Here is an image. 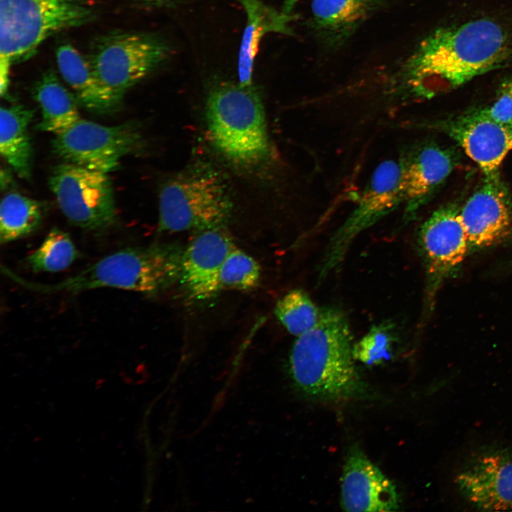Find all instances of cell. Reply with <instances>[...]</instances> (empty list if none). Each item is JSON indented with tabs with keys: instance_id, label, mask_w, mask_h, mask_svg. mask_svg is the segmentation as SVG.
Returning <instances> with one entry per match:
<instances>
[{
	"instance_id": "5",
	"label": "cell",
	"mask_w": 512,
	"mask_h": 512,
	"mask_svg": "<svg viewBox=\"0 0 512 512\" xmlns=\"http://www.w3.org/2000/svg\"><path fill=\"white\" fill-rule=\"evenodd\" d=\"M233 205L219 172L203 164L190 166L169 178L160 188L159 230L201 231L221 226Z\"/></svg>"
},
{
	"instance_id": "24",
	"label": "cell",
	"mask_w": 512,
	"mask_h": 512,
	"mask_svg": "<svg viewBox=\"0 0 512 512\" xmlns=\"http://www.w3.org/2000/svg\"><path fill=\"white\" fill-rule=\"evenodd\" d=\"M321 310L302 289H294L280 298L274 314L292 335L298 337L312 329L319 321Z\"/></svg>"
},
{
	"instance_id": "4",
	"label": "cell",
	"mask_w": 512,
	"mask_h": 512,
	"mask_svg": "<svg viewBox=\"0 0 512 512\" xmlns=\"http://www.w3.org/2000/svg\"><path fill=\"white\" fill-rule=\"evenodd\" d=\"M181 259L176 250L166 245L127 247L56 284L31 282L17 274L13 280L41 293H77L111 287L149 294L163 290L179 276Z\"/></svg>"
},
{
	"instance_id": "9",
	"label": "cell",
	"mask_w": 512,
	"mask_h": 512,
	"mask_svg": "<svg viewBox=\"0 0 512 512\" xmlns=\"http://www.w3.org/2000/svg\"><path fill=\"white\" fill-rule=\"evenodd\" d=\"M144 144L137 122L105 126L80 119L55 135L51 145L53 151L66 162L109 173L124 156L141 151Z\"/></svg>"
},
{
	"instance_id": "20",
	"label": "cell",
	"mask_w": 512,
	"mask_h": 512,
	"mask_svg": "<svg viewBox=\"0 0 512 512\" xmlns=\"http://www.w3.org/2000/svg\"><path fill=\"white\" fill-rule=\"evenodd\" d=\"M31 92L41 109L38 129L58 135L81 119L77 97L63 85L53 69L41 75Z\"/></svg>"
},
{
	"instance_id": "13",
	"label": "cell",
	"mask_w": 512,
	"mask_h": 512,
	"mask_svg": "<svg viewBox=\"0 0 512 512\" xmlns=\"http://www.w3.org/2000/svg\"><path fill=\"white\" fill-rule=\"evenodd\" d=\"M469 255L503 242L512 229V208L496 175L486 177L459 210Z\"/></svg>"
},
{
	"instance_id": "28",
	"label": "cell",
	"mask_w": 512,
	"mask_h": 512,
	"mask_svg": "<svg viewBox=\"0 0 512 512\" xmlns=\"http://www.w3.org/2000/svg\"><path fill=\"white\" fill-rule=\"evenodd\" d=\"M485 110L492 119L512 124V78L501 85L495 102Z\"/></svg>"
},
{
	"instance_id": "6",
	"label": "cell",
	"mask_w": 512,
	"mask_h": 512,
	"mask_svg": "<svg viewBox=\"0 0 512 512\" xmlns=\"http://www.w3.org/2000/svg\"><path fill=\"white\" fill-rule=\"evenodd\" d=\"M94 16L85 0H0V60L26 58L53 34Z\"/></svg>"
},
{
	"instance_id": "21",
	"label": "cell",
	"mask_w": 512,
	"mask_h": 512,
	"mask_svg": "<svg viewBox=\"0 0 512 512\" xmlns=\"http://www.w3.org/2000/svg\"><path fill=\"white\" fill-rule=\"evenodd\" d=\"M34 110L21 105L0 110V152L19 177L28 179L31 173L32 146L28 127Z\"/></svg>"
},
{
	"instance_id": "27",
	"label": "cell",
	"mask_w": 512,
	"mask_h": 512,
	"mask_svg": "<svg viewBox=\"0 0 512 512\" xmlns=\"http://www.w3.org/2000/svg\"><path fill=\"white\" fill-rule=\"evenodd\" d=\"M390 329L387 324L372 327L358 343L353 344L354 358L368 365L388 358L393 341Z\"/></svg>"
},
{
	"instance_id": "23",
	"label": "cell",
	"mask_w": 512,
	"mask_h": 512,
	"mask_svg": "<svg viewBox=\"0 0 512 512\" xmlns=\"http://www.w3.org/2000/svg\"><path fill=\"white\" fill-rule=\"evenodd\" d=\"M79 257L70 235L55 227L38 248L26 258V264L34 272H57L68 268Z\"/></svg>"
},
{
	"instance_id": "11",
	"label": "cell",
	"mask_w": 512,
	"mask_h": 512,
	"mask_svg": "<svg viewBox=\"0 0 512 512\" xmlns=\"http://www.w3.org/2000/svg\"><path fill=\"white\" fill-rule=\"evenodd\" d=\"M417 242L425 267L424 308L427 314L442 284L469 255L459 210L454 206L436 210L420 226Z\"/></svg>"
},
{
	"instance_id": "10",
	"label": "cell",
	"mask_w": 512,
	"mask_h": 512,
	"mask_svg": "<svg viewBox=\"0 0 512 512\" xmlns=\"http://www.w3.org/2000/svg\"><path fill=\"white\" fill-rule=\"evenodd\" d=\"M405 202L400 162L385 160L373 172L353 210L335 233L320 272L324 277L342 260L353 240Z\"/></svg>"
},
{
	"instance_id": "8",
	"label": "cell",
	"mask_w": 512,
	"mask_h": 512,
	"mask_svg": "<svg viewBox=\"0 0 512 512\" xmlns=\"http://www.w3.org/2000/svg\"><path fill=\"white\" fill-rule=\"evenodd\" d=\"M167 55L166 46L154 37L118 32L97 38L87 58L104 85L122 99Z\"/></svg>"
},
{
	"instance_id": "19",
	"label": "cell",
	"mask_w": 512,
	"mask_h": 512,
	"mask_svg": "<svg viewBox=\"0 0 512 512\" xmlns=\"http://www.w3.org/2000/svg\"><path fill=\"white\" fill-rule=\"evenodd\" d=\"M247 14V23L239 49L238 70L239 83L252 85V70L260 42L269 32L290 33V14L277 11L260 0H238Z\"/></svg>"
},
{
	"instance_id": "15",
	"label": "cell",
	"mask_w": 512,
	"mask_h": 512,
	"mask_svg": "<svg viewBox=\"0 0 512 512\" xmlns=\"http://www.w3.org/2000/svg\"><path fill=\"white\" fill-rule=\"evenodd\" d=\"M447 130L486 177L496 175L512 149V124L492 119L485 109L459 117L448 126Z\"/></svg>"
},
{
	"instance_id": "12",
	"label": "cell",
	"mask_w": 512,
	"mask_h": 512,
	"mask_svg": "<svg viewBox=\"0 0 512 512\" xmlns=\"http://www.w3.org/2000/svg\"><path fill=\"white\" fill-rule=\"evenodd\" d=\"M457 494L478 511L512 510V445H484L470 452L454 476Z\"/></svg>"
},
{
	"instance_id": "1",
	"label": "cell",
	"mask_w": 512,
	"mask_h": 512,
	"mask_svg": "<svg viewBox=\"0 0 512 512\" xmlns=\"http://www.w3.org/2000/svg\"><path fill=\"white\" fill-rule=\"evenodd\" d=\"M512 58V32L490 18L438 28L405 65L410 85L430 97L464 85Z\"/></svg>"
},
{
	"instance_id": "30",
	"label": "cell",
	"mask_w": 512,
	"mask_h": 512,
	"mask_svg": "<svg viewBox=\"0 0 512 512\" xmlns=\"http://www.w3.org/2000/svg\"><path fill=\"white\" fill-rule=\"evenodd\" d=\"M12 177L10 171L7 169L1 170V188H6L11 183Z\"/></svg>"
},
{
	"instance_id": "22",
	"label": "cell",
	"mask_w": 512,
	"mask_h": 512,
	"mask_svg": "<svg viewBox=\"0 0 512 512\" xmlns=\"http://www.w3.org/2000/svg\"><path fill=\"white\" fill-rule=\"evenodd\" d=\"M41 203L19 193L11 192L1 199L0 206V242L1 245L26 237L43 222Z\"/></svg>"
},
{
	"instance_id": "31",
	"label": "cell",
	"mask_w": 512,
	"mask_h": 512,
	"mask_svg": "<svg viewBox=\"0 0 512 512\" xmlns=\"http://www.w3.org/2000/svg\"><path fill=\"white\" fill-rule=\"evenodd\" d=\"M299 0H284L282 11L284 13L290 14L294 6Z\"/></svg>"
},
{
	"instance_id": "29",
	"label": "cell",
	"mask_w": 512,
	"mask_h": 512,
	"mask_svg": "<svg viewBox=\"0 0 512 512\" xmlns=\"http://www.w3.org/2000/svg\"><path fill=\"white\" fill-rule=\"evenodd\" d=\"M11 65V63L0 60V93L1 97L6 95L8 92Z\"/></svg>"
},
{
	"instance_id": "25",
	"label": "cell",
	"mask_w": 512,
	"mask_h": 512,
	"mask_svg": "<svg viewBox=\"0 0 512 512\" xmlns=\"http://www.w3.org/2000/svg\"><path fill=\"white\" fill-rule=\"evenodd\" d=\"M260 278V267L250 255L235 247L225 260L220 273V291L250 290L257 287Z\"/></svg>"
},
{
	"instance_id": "16",
	"label": "cell",
	"mask_w": 512,
	"mask_h": 512,
	"mask_svg": "<svg viewBox=\"0 0 512 512\" xmlns=\"http://www.w3.org/2000/svg\"><path fill=\"white\" fill-rule=\"evenodd\" d=\"M341 506L349 512L397 511L398 494L393 484L358 448L351 449L343 469Z\"/></svg>"
},
{
	"instance_id": "14",
	"label": "cell",
	"mask_w": 512,
	"mask_h": 512,
	"mask_svg": "<svg viewBox=\"0 0 512 512\" xmlns=\"http://www.w3.org/2000/svg\"><path fill=\"white\" fill-rule=\"evenodd\" d=\"M235 247L223 225L199 231L181 259L180 279L191 298L206 300L220 292L219 273Z\"/></svg>"
},
{
	"instance_id": "17",
	"label": "cell",
	"mask_w": 512,
	"mask_h": 512,
	"mask_svg": "<svg viewBox=\"0 0 512 512\" xmlns=\"http://www.w3.org/2000/svg\"><path fill=\"white\" fill-rule=\"evenodd\" d=\"M449 149L432 144L412 148L399 161L405 193V218L410 220L434 193L454 169L455 160Z\"/></svg>"
},
{
	"instance_id": "7",
	"label": "cell",
	"mask_w": 512,
	"mask_h": 512,
	"mask_svg": "<svg viewBox=\"0 0 512 512\" xmlns=\"http://www.w3.org/2000/svg\"><path fill=\"white\" fill-rule=\"evenodd\" d=\"M49 186L73 225L98 232L115 223L116 207L108 173L66 162L53 169Z\"/></svg>"
},
{
	"instance_id": "32",
	"label": "cell",
	"mask_w": 512,
	"mask_h": 512,
	"mask_svg": "<svg viewBox=\"0 0 512 512\" xmlns=\"http://www.w3.org/2000/svg\"><path fill=\"white\" fill-rule=\"evenodd\" d=\"M138 1L145 3V4H148L160 6V5H165V4H170L174 0H138Z\"/></svg>"
},
{
	"instance_id": "18",
	"label": "cell",
	"mask_w": 512,
	"mask_h": 512,
	"mask_svg": "<svg viewBox=\"0 0 512 512\" xmlns=\"http://www.w3.org/2000/svg\"><path fill=\"white\" fill-rule=\"evenodd\" d=\"M59 73L71 87L78 102L96 114H110L120 107L122 99L99 79L87 57L70 44L59 46L55 54Z\"/></svg>"
},
{
	"instance_id": "2",
	"label": "cell",
	"mask_w": 512,
	"mask_h": 512,
	"mask_svg": "<svg viewBox=\"0 0 512 512\" xmlns=\"http://www.w3.org/2000/svg\"><path fill=\"white\" fill-rule=\"evenodd\" d=\"M354 359L346 315L337 308H324L315 327L297 337L292 346L291 379L296 389L308 398L341 400L358 397L365 388Z\"/></svg>"
},
{
	"instance_id": "26",
	"label": "cell",
	"mask_w": 512,
	"mask_h": 512,
	"mask_svg": "<svg viewBox=\"0 0 512 512\" xmlns=\"http://www.w3.org/2000/svg\"><path fill=\"white\" fill-rule=\"evenodd\" d=\"M314 20L324 27L337 28L356 23L366 12L363 0H313Z\"/></svg>"
},
{
	"instance_id": "3",
	"label": "cell",
	"mask_w": 512,
	"mask_h": 512,
	"mask_svg": "<svg viewBox=\"0 0 512 512\" xmlns=\"http://www.w3.org/2000/svg\"><path fill=\"white\" fill-rule=\"evenodd\" d=\"M205 122L210 145L235 169L258 172L275 159L263 102L253 85L224 82L213 87L206 100Z\"/></svg>"
}]
</instances>
